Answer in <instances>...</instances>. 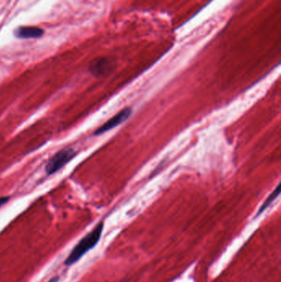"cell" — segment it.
<instances>
[{
  "label": "cell",
  "instance_id": "obj_1",
  "mask_svg": "<svg viewBox=\"0 0 281 282\" xmlns=\"http://www.w3.org/2000/svg\"><path fill=\"white\" fill-rule=\"evenodd\" d=\"M103 228H104V224L101 222L94 228V230H92L91 232L84 236L72 250L69 257H67L66 260L64 261V265L71 266L75 264L79 260L81 257H83V255L94 249L99 242L102 231H103Z\"/></svg>",
  "mask_w": 281,
  "mask_h": 282
},
{
  "label": "cell",
  "instance_id": "obj_6",
  "mask_svg": "<svg viewBox=\"0 0 281 282\" xmlns=\"http://www.w3.org/2000/svg\"><path fill=\"white\" fill-rule=\"evenodd\" d=\"M280 193H281V188H280V184H278L277 187H276V189H275V190H274V191L269 195V197L265 199L264 203L262 204V206H261L259 210H258V212L256 214V217L259 216L261 214L263 213L265 210H266V209L270 206V204H271V203H272V202L279 197Z\"/></svg>",
  "mask_w": 281,
  "mask_h": 282
},
{
  "label": "cell",
  "instance_id": "obj_8",
  "mask_svg": "<svg viewBox=\"0 0 281 282\" xmlns=\"http://www.w3.org/2000/svg\"><path fill=\"white\" fill-rule=\"evenodd\" d=\"M59 280H60V278H59L58 277H53V278H51V279H50L48 282H58Z\"/></svg>",
  "mask_w": 281,
  "mask_h": 282
},
{
  "label": "cell",
  "instance_id": "obj_4",
  "mask_svg": "<svg viewBox=\"0 0 281 282\" xmlns=\"http://www.w3.org/2000/svg\"><path fill=\"white\" fill-rule=\"evenodd\" d=\"M113 61L108 57H98L94 59L89 64V70L93 75L97 77L109 74L113 69Z\"/></svg>",
  "mask_w": 281,
  "mask_h": 282
},
{
  "label": "cell",
  "instance_id": "obj_2",
  "mask_svg": "<svg viewBox=\"0 0 281 282\" xmlns=\"http://www.w3.org/2000/svg\"><path fill=\"white\" fill-rule=\"evenodd\" d=\"M76 155L73 149H63L56 153L50 158L46 166V172L48 175H52L65 166L72 158Z\"/></svg>",
  "mask_w": 281,
  "mask_h": 282
},
{
  "label": "cell",
  "instance_id": "obj_7",
  "mask_svg": "<svg viewBox=\"0 0 281 282\" xmlns=\"http://www.w3.org/2000/svg\"><path fill=\"white\" fill-rule=\"evenodd\" d=\"M9 197H0V207L2 206V205H5L7 202H9Z\"/></svg>",
  "mask_w": 281,
  "mask_h": 282
},
{
  "label": "cell",
  "instance_id": "obj_5",
  "mask_svg": "<svg viewBox=\"0 0 281 282\" xmlns=\"http://www.w3.org/2000/svg\"><path fill=\"white\" fill-rule=\"evenodd\" d=\"M44 34V30L36 26H21L14 31V36L19 39L41 38Z\"/></svg>",
  "mask_w": 281,
  "mask_h": 282
},
{
  "label": "cell",
  "instance_id": "obj_3",
  "mask_svg": "<svg viewBox=\"0 0 281 282\" xmlns=\"http://www.w3.org/2000/svg\"><path fill=\"white\" fill-rule=\"evenodd\" d=\"M132 113V109L130 108H125L123 109L122 111H120L116 114V116H114L112 118L108 120V122H106L105 124L102 125V126H100L95 132L94 135L95 136H100L102 135L103 133L107 132L108 130L113 129L120 124H122V122L126 121Z\"/></svg>",
  "mask_w": 281,
  "mask_h": 282
}]
</instances>
